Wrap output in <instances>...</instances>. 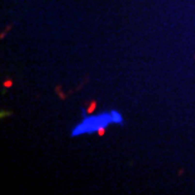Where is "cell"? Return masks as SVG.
<instances>
[{
  "instance_id": "6da1fadb",
  "label": "cell",
  "mask_w": 195,
  "mask_h": 195,
  "mask_svg": "<svg viewBox=\"0 0 195 195\" xmlns=\"http://www.w3.org/2000/svg\"><path fill=\"white\" fill-rule=\"evenodd\" d=\"M113 120V117H111V113L107 114V113H103L100 115L96 117H90L82 122L80 125H77L74 132H72V136H79L81 133H91V132H95L99 131L101 128H105L109 123H111Z\"/></svg>"
},
{
  "instance_id": "277c9868",
  "label": "cell",
  "mask_w": 195,
  "mask_h": 195,
  "mask_svg": "<svg viewBox=\"0 0 195 195\" xmlns=\"http://www.w3.org/2000/svg\"><path fill=\"white\" fill-rule=\"evenodd\" d=\"M10 84H12V81H7V82H4V85H5V86H9Z\"/></svg>"
},
{
  "instance_id": "7a4b0ae2",
  "label": "cell",
  "mask_w": 195,
  "mask_h": 195,
  "mask_svg": "<svg viewBox=\"0 0 195 195\" xmlns=\"http://www.w3.org/2000/svg\"><path fill=\"white\" fill-rule=\"evenodd\" d=\"M110 113H111V117H113V120H114V123H122V122H123V120H122V115L118 113V111H110Z\"/></svg>"
},
{
  "instance_id": "3957f363",
  "label": "cell",
  "mask_w": 195,
  "mask_h": 195,
  "mask_svg": "<svg viewBox=\"0 0 195 195\" xmlns=\"http://www.w3.org/2000/svg\"><path fill=\"white\" fill-rule=\"evenodd\" d=\"M95 105H96V101H93V103H91V105L89 107V111H93V110H94V108H95Z\"/></svg>"
}]
</instances>
